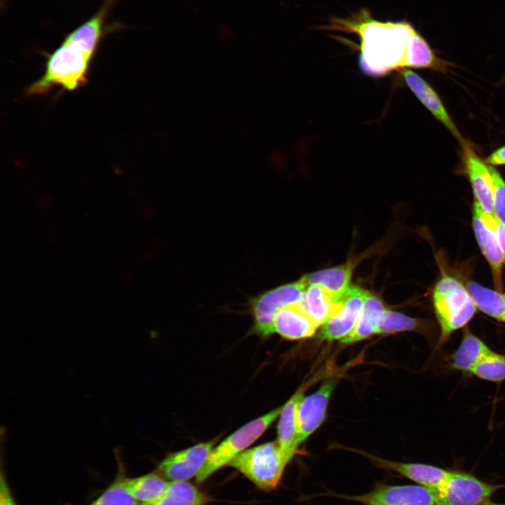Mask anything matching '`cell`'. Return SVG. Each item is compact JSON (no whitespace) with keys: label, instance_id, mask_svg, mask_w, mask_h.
Listing matches in <instances>:
<instances>
[{"label":"cell","instance_id":"6da1fadb","mask_svg":"<svg viewBox=\"0 0 505 505\" xmlns=\"http://www.w3.org/2000/svg\"><path fill=\"white\" fill-rule=\"evenodd\" d=\"M323 29L358 36V65L375 77L410 68L445 72L450 63L438 58L422 34L408 22L379 21L366 8L346 18H332Z\"/></svg>","mask_w":505,"mask_h":505},{"label":"cell","instance_id":"7a4b0ae2","mask_svg":"<svg viewBox=\"0 0 505 505\" xmlns=\"http://www.w3.org/2000/svg\"><path fill=\"white\" fill-rule=\"evenodd\" d=\"M116 1L105 0L90 18L68 33L46 55L43 75L28 86L27 94L43 95L55 87L73 91L87 82L91 62L107 33V18Z\"/></svg>","mask_w":505,"mask_h":505},{"label":"cell","instance_id":"3957f363","mask_svg":"<svg viewBox=\"0 0 505 505\" xmlns=\"http://www.w3.org/2000/svg\"><path fill=\"white\" fill-rule=\"evenodd\" d=\"M435 315L440 328L438 346L444 345L457 330L464 328L477 307L466 285L454 276L443 274L432 295Z\"/></svg>","mask_w":505,"mask_h":505},{"label":"cell","instance_id":"277c9868","mask_svg":"<svg viewBox=\"0 0 505 505\" xmlns=\"http://www.w3.org/2000/svg\"><path fill=\"white\" fill-rule=\"evenodd\" d=\"M288 462L275 440L244 450L229 465L258 488L271 491L278 485Z\"/></svg>","mask_w":505,"mask_h":505},{"label":"cell","instance_id":"5b68a950","mask_svg":"<svg viewBox=\"0 0 505 505\" xmlns=\"http://www.w3.org/2000/svg\"><path fill=\"white\" fill-rule=\"evenodd\" d=\"M283 405L257 417L240 427L213 447L202 469L196 476V482L203 483L212 474L229 463L257 440L280 415Z\"/></svg>","mask_w":505,"mask_h":505},{"label":"cell","instance_id":"8992f818","mask_svg":"<svg viewBox=\"0 0 505 505\" xmlns=\"http://www.w3.org/2000/svg\"><path fill=\"white\" fill-rule=\"evenodd\" d=\"M307 288L301 278L250 298L248 305L254 321V330L264 337L274 333V318L278 310L285 305L300 302Z\"/></svg>","mask_w":505,"mask_h":505},{"label":"cell","instance_id":"52a82bcc","mask_svg":"<svg viewBox=\"0 0 505 505\" xmlns=\"http://www.w3.org/2000/svg\"><path fill=\"white\" fill-rule=\"evenodd\" d=\"M335 496L365 505H437L436 490L421 485H380L359 495Z\"/></svg>","mask_w":505,"mask_h":505},{"label":"cell","instance_id":"ba28073f","mask_svg":"<svg viewBox=\"0 0 505 505\" xmlns=\"http://www.w3.org/2000/svg\"><path fill=\"white\" fill-rule=\"evenodd\" d=\"M495 489L470 474L450 471L443 485L436 490L437 505H483Z\"/></svg>","mask_w":505,"mask_h":505},{"label":"cell","instance_id":"9c48e42d","mask_svg":"<svg viewBox=\"0 0 505 505\" xmlns=\"http://www.w3.org/2000/svg\"><path fill=\"white\" fill-rule=\"evenodd\" d=\"M367 293L362 288L350 285L339 296L340 308L321 325L318 338L332 342L348 335L358 321Z\"/></svg>","mask_w":505,"mask_h":505},{"label":"cell","instance_id":"30bf717a","mask_svg":"<svg viewBox=\"0 0 505 505\" xmlns=\"http://www.w3.org/2000/svg\"><path fill=\"white\" fill-rule=\"evenodd\" d=\"M215 440L201 443L168 454L159 464V470L173 481H186L196 476L214 447Z\"/></svg>","mask_w":505,"mask_h":505},{"label":"cell","instance_id":"8fae6325","mask_svg":"<svg viewBox=\"0 0 505 505\" xmlns=\"http://www.w3.org/2000/svg\"><path fill=\"white\" fill-rule=\"evenodd\" d=\"M464 169L473 191L474 201L487 213H493V184L490 166L476 152L470 142L461 144Z\"/></svg>","mask_w":505,"mask_h":505},{"label":"cell","instance_id":"7c38bea8","mask_svg":"<svg viewBox=\"0 0 505 505\" xmlns=\"http://www.w3.org/2000/svg\"><path fill=\"white\" fill-rule=\"evenodd\" d=\"M337 379L331 378L322 383L314 393L304 397L297 408L298 441L301 444L322 424L330 397Z\"/></svg>","mask_w":505,"mask_h":505},{"label":"cell","instance_id":"4fadbf2b","mask_svg":"<svg viewBox=\"0 0 505 505\" xmlns=\"http://www.w3.org/2000/svg\"><path fill=\"white\" fill-rule=\"evenodd\" d=\"M406 85L432 115L443 124L452 135L462 144L465 140L451 119L442 100L434 89L411 69L400 72Z\"/></svg>","mask_w":505,"mask_h":505},{"label":"cell","instance_id":"5bb4252c","mask_svg":"<svg viewBox=\"0 0 505 505\" xmlns=\"http://www.w3.org/2000/svg\"><path fill=\"white\" fill-rule=\"evenodd\" d=\"M358 452L370 459L375 466L396 472L419 485L431 489H439L450 473L449 471L433 465L391 461L365 452L359 451Z\"/></svg>","mask_w":505,"mask_h":505},{"label":"cell","instance_id":"9a60e30c","mask_svg":"<svg viewBox=\"0 0 505 505\" xmlns=\"http://www.w3.org/2000/svg\"><path fill=\"white\" fill-rule=\"evenodd\" d=\"M318 327L306 311L302 301L278 309L273 323L274 333L290 340L310 337Z\"/></svg>","mask_w":505,"mask_h":505},{"label":"cell","instance_id":"2e32d148","mask_svg":"<svg viewBox=\"0 0 505 505\" xmlns=\"http://www.w3.org/2000/svg\"><path fill=\"white\" fill-rule=\"evenodd\" d=\"M472 227L477 243L492 271L495 289L501 292L505 252L494 231L474 212H472Z\"/></svg>","mask_w":505,"mask_h":505},{"label":"cell","instance_id":"e0dca14e","mask_svg":"<svg viewBox=\"0 0 505 505\" xmlns=\"http://www.w3.org/2000/svg\"><path fill=\"white\" fill-rule=\"evenodd\" d=\"M492 350L469 327L464 328L462 337L457 349L450 357V368L470 375L471 370Z\"/></svg>","mask_w":505,"mask_h":505},{"label":"cell","instance_id":"ac0fdd59","mask_svg":"<svg viewBox=\"0 0 505 505\" xmlns=\"http://www.w3.org/2000/svg\"><path fill=\"white\" fill-rule=\"evenodd\" d=\"M303 398V391L299 389L283 405L280 414L276 440L283 455L289 462L299 445L297 413L298 405Z\"/></svg>","mask_w":505,"mask_h":505},{"label":"cell","instance_id":"d6986e66","mask_svg":"<svg viewBox=\"0 0 505 505\" xmlns=\"http://www.w3.org/2000/svg\"><path fill=\"white\" fill-rule=\"evenodd\" d=\"M302 304L318 326L323 325L341 307L339 296L316 284L307 288Z\"/></svg>","mask_w":505,"mask_h":505},{"label":"cell","instance_id":"ffe728a7","mask_svg":"<svg viewBox=\"0 0 505 505\" xmlns=\"http://www.w3.org/2000/svg\"><path fill=\"white\" fill-rule=\"evenodd\" d=\"M385 309L378 297L368 292L354 329L340 342L343 344L354 343L377 334Z\"/></svg>","mask_w":505,"mask_h":505},{"label":"cell","instance_id":"44dd1931","mask_svg":"<svg viewBox=\"0 0 505 505\" xmlns=\"http://www.w3.org/2000/svg\"><path fill=\"white\" fill-rule=\"evenodd\" d=\"M352 264L343 265L312 272L302 277L307 287L319 285L335 296H340L350 285L352 274Z\"/></svg>","mask_w":505,"mask_h":505},{"label":"cell","instance_id":"7402d4cb","mask_svg":"<svg viewBox=\"0 0 505 505\" xmlns=\"http://www.w3.org/2000/svg\"><path fill=\"white\" fill-rule=\"evenodd\" d=\"M170 483L155 473L134 478H126V489L142 505L153 502L167 490Z\"/></svg>","mask_w":505,"mask_h":505},{"label":"cell","instance_id":"603a6c76","mask_svg":"<svg viewBox=\"0 0 505 505\" xmlns=\"http://www.w3.org/2000/svg\"><path fill=\"white\" fill-rule=\"evenodd\" d=\"M466 287L478 309L497 321L505 323V304L501 292L473 281H468Z\"/></svg>","mask_w":505,"mask_h":505},{"label":"cell","instance_id":"cb8c5ba5","mask_svg":"<svg viewBox=\"0 0 505 505\" xmlns=\"http://www.w3.org/2000/svg\"><path fill=\"white\" fill-rule=\"evenodd\" d=\"M206 503V497L194 485L187 481H173L163 496L143 505H205Z\"/></svg>","mask_w":505,"mask_h":505},{"label":"cell","instance_id":"d4e9b609","mask_svg":"<svg viewBox=\"0 0 505 505\" xmlns=\"http://www.w3.org/2000/svg\"><path fill=\"white\" fill-rule=\"evenodd\" d=\"M480 379L500 383L505 380V356L492 351L470 372Z\"/></svg>","mask_w":505,"mask_h":505},{"label":"cell","instance_id":"484cf974","mask_svg":"<svg viewBox=\"0 0 505 505\" xmlns=\"http://www.w3.org/2000/svg\"><path fill=\"white\" fill-rule=\"evenodd\" d=\"M421 326L419 320L399 312L385 309L377 334H390L397 332L417 330Z\"/></svg>","mask_w":505,"mask_h":505},{"label":"cell","instance_id":"4316f807","mask_svg":"<svg viewBox=\"0 0 505 505\" xmlns=\"http://www.w3.org/2000/svg\"><path fill=\"white\" fill-rule=\"evenodd\" d=\"M128 492L126 478H119L90 505H139Z\"/></svg>","mask_w":505,"mask_h":505},{"label":"cell","instance_id":"83f0119b","mask_svg":"<svg viewBox=\"0 0 505 505\" xmlns=\"http://www.w3.org/2000/svg\"><path fill=\"white\" fill-rule=\"evenodd\" d=\"M493 184V213L505 224V181L495 167L490 166Z\"/></svg>","mask_w":505,"mask_h":505},{"label":"cell","instance_id":"f1b7e54d","mask_svg":"<svg viewBox=\"0 0 505 505\" xmlns=\"http://www.w3.org/2000/svg\"><path fill=\"white\" fill-rule=\"evenodd\" d=\"M0 505H15L9 487L2 473L0 477Z\"/></svg>","mask_w":505,"mask_h":505},{"label":"cell","instance_id":"f546056e","mask_svg":"<svg viewBox=\"0 0 505 505\" xmlns=\"http://www.w3.org/2000/svg\"><path fill=\"white\" fill-rule=\"evenodd\" d=\"M485 161L487 164L493 167L505 165V145L493 151L485 159Z\"/></svg>","mask_w":505,"mask_h":505},{"label":"cell","instance_id":"4dcf8cb0","mask_svg":"<svg viewBox=\"0 0 505 505\" xmlns=\"http://www.w3.org/2000/svg\"><path fill=\"white\" fill-rule=\"evenodd\" d=\"M234 33L231 28L226 25H222L220 27V39L224 41H229L231 40Z\"/></svg>","mask_w":505,"mask_h":505},{"label":"cell","instance_id":"1f68e13d","mask_svg":"<svg viewBox=\"0 0 505 505\" xmlns=\"http://www.w3.org/2000/svg\"><path fill=\"white\" fill-rule=\"evenodd\" d=\"M483 505H496V504H492V503L488 501V502H487L486 504H483Z\"/></svg>","mask_w":505,"mask_h":505},{"label":"cell","instance_id":"d6a6232c","mask_svg":"<svg viewBox=\"0 0 505 505\" xmlns=\"http://www.w3.org/2000/svg\"><path fill=\"white\" fill-rule=\"evenodd\" d=\"M502 298H503L504 302L505 304V292L502 293Z\"/></svg>","mask_w":505,"mask_h":505}]
</instances>
